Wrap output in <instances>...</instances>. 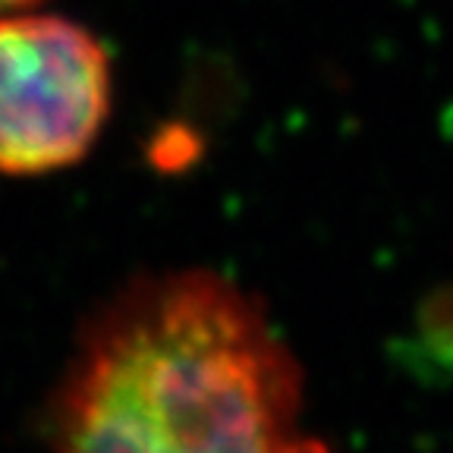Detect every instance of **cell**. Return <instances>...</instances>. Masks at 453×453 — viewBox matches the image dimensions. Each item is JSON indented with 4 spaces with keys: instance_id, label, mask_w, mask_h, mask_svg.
<instances>
[{
    "instance_id": "cell-1",
    "label": "cell",
    "mask_w": 453,
    "mask_h": 453,
    "mask_svg": "<svg viewBox=\"0 0 453 453\" xmlns=\"http://www.w3.org/2000/svg\"><path fill=\"white\" fill-rule=\"evenodd\" d=\"M57 453H327L265 305L214 271L139 277L88 327Z\"/></svg>"
},
{
    "instance_id": "cell-2",
    "label": "cell",
    "mask_w": 453,
    "mask_h": 453,
    "mask_svg": "<svg viewBox=\"0 0 453 453\" xmlns=\"http://www.w3.org/2000/svg\"><path fill=\"white\" fill-rule=\"evenodd\" d=\"M111 113V57L79 22L0 16V170L38 177L82 161Z\"/></svg>"
},
{
    "instance_id": "cell-3",
    "label": "cell",
    "mask_w": 453,
    "mask_h": 453,
    "mask_svg": "<svg viewBox=\"0 0 453 453\" xmlns=\"http://www.w3.org/2000/svg\"><path fill=\"white\" fill-rule=\"evenodd\" d=\"M35 4H42V0H0V16L19 13V10H32Z\"/></svg>"
}]
</instances>
